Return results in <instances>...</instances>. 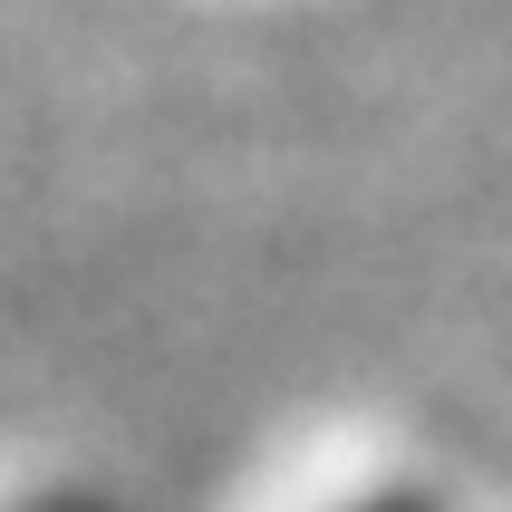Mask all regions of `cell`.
<instances>
[{
  "instance_id": "obj_1",
  "label": "cell",
  "mask_w": 512,
  "mask_h": 512,
  "mask_svg": "<svg viewBox=\"0 0 512 512\" xmlns=\"http://www.w3.org/2000/svg\"><path fill=\"white\" fill-rule=\"evenodd\" d=\"M348 512H445V503L416 493V484H387V493H368V503H348Z\"/></svg>"
}]
</instances>
